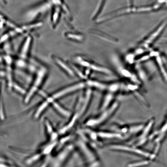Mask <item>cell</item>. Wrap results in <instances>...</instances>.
I'll return each mask as SVG.
<instances>
[{
	"mask_svg": "<svg viewBox=\"0 0 167 167\" xmlns=\"http://www.w3.org/2000/svg\"><path fill=\"white\" fill-rule=\"evenodd\" d=\"M4 50L3 60L5 65V77H6L7 85L9 90L14 89L18 91H20L22 88L16 84L14 79V71L15 65V58L13 57L11 49L9 42L3 45Z\"/></svg>",
	"mask_w": 167,
	"mask_h": 167,
	"instance_id": "obj_1",
	"label": "cell"
},
{
	"mask_svg": "<svg viewBox=\"0 0 167 167\" xmlns=\"http://www.w3.org/2000/svg\"><path fill=\"white\" fill-rule=\"evenodd\" d=\"M49 68L46 65L43 64L38 65L32 83L24 94V103H28L34 96L40 91L49 76Z\"/></svg>",
	"mask_w": 167,
	"mask_h": 167,
	"instance_id": "obj_2",
	"label": "cell"
},
{
	"mask_svg": "<svg viewBox=\"0 0 167 167\" xmlns=\"http://www.w3.org/2000/svg\"><path fill=\"white\" fill-rule=\"evenodd\" d=\"M74 146L87 163V166H100L101 163L98 156L85 139L79 135L76 140Z\"/></svg>",
	"mask_w": 167,
	"mask_h": 167,
	"instance_id": "obj_3",
	"label": "cell"
},
{
	"mask_svg": "<svg viewBox=\"0 0 167 167\" xmlns=\"http://www.w3.org/2000/svg\"><path fill=\"white\" fill-rule=\"evenodd\" d=\"M33 43V38L30 35L27 36L24 38L15 58L16 68L22 69L27 67L29 60Z\"/></svg>",
	"mask_w": 167,
	"mask_h": 167,
	"instance_id": "obj_4",
	"label": "cell"
},
{
	"mask_svg": "<svg viewBox=\"0 0 167 167\" xmlns=\"http://www.w3.org/2000/svg\"><path fill=\"white\" fill-rule=\"evenodd\" d=\"M42 25L43 23L41 22H33L25 25L17 26L14 28H11L9 31L5 33L0 38V46H3L12 38L37 29L42 27Z\"/></svg>",
	"mask_w": 167,
	"mask_h": 167,
	"instance_id": "obj_5",
	"label": "cell"
},
{
	"mask_svg": "<svg viewBox=\"0 0 167 167\" xmlns=\"http://www.w3.org/2000/svg\"><path fill=\"white\" fill-rule=\"evenodd\" d=\"M86 86V83L81 82L63 87L55 91L50 96L46 97V99L42 102V104L47 109L53 101H57L61 98L68 96V95L83 90Z\"/></svg>",
	"mask_w": 167,
	"mask_h": 167,
	"instance_id": "obj_6",
	"label": "cell"
},
{
	"mask_svg": "<svg viewBox=\"0 0 167 167\" xmlns=\"http://www.w3.org/2000/svg\"><path fill=\"white\" fill-rule=\"evenodd\" d=\"M120 107V102L114 101L110 106L100 112L99 115L92 118L86 121L84 125L90 127L99 126L105 124L113 117Z\"/></svg>",
	"mask_w": 167,
	"mask_h": 167,
	"instance_id": "obj_7",
	"label": "cell"
},
{
	"mask_svg": "<svg viewBox=\"0 0 167 167\" xmlns=\"http://www.w3.org/2000/svg\"><path fill=\"white\" fill-rule=\"evenodd\" d=\"M91 89L88 88L83 95L79 96L75 104L74 112L77 113L79 117L84 116L91 104L93 98V92Z\"/></svg>",
	"mask_w": 167,
	"mask_h": 167,
	"instance_id": "obj_8",
	"label": "cell"
},
{
	"mask_svg": "<svg viewBox=\"0 0 167 167\" xmlns=\"http://www.w3.org/2000/svg\"><path fill=\"white\" fill-rule=\"evenodd\" d=\"M108 150L113 151L125 152L133 153L146 157H151V154L147 152L137 148L136 147H131L125 144H112L107 146Z\"/></svg>",
	"mask_w": 167,
	"mask_h": 167,
	"instance_id": "obj_9",
	"label": "cell"
},
{
	"mask_svg": "<svg viewBox=\"0 0 167 167\" xmlns=\"http://www.w3.org/2000/svg\"><path fill=\"white\" fill-rule=\"evenodd\" d=\"M75 148L74 145H68L62 149L61 151L59 153L58 155L54 158L52 162L54 166H61L66 162L72 154Z\"/></svg>",
	"mask_w": 167,
	"mask_h": 167,
	"instance_id": "obj_10",
	"label": "cell"
},
{
	"mask_svg": "<svg viewBox=\"0 0 167 167\" xmlns=\"http://www.w3.org/2000/svg\"><path fill=\"white\" fill-rule=\"evenodd\" d=\"M51 59L53 63L57 66L62 70L68 76L71 77H73L74 76L73 71L68 65V64L61 58H59L58 57H57L56 56L53 55L51 56Z\"/></svg>",
	"mask_w": 167,
	"mask_h": 167,
	"instance_id": "obj_11",
	"label": "cell"
},
{
	"mask_svg": "<svg viewBox=\"0 0 167 167\" xmlns=\"http://www.w3.org/2000/svg\"><path fill=\"white\" fill-rule=\"evenodd\" d=\"M80 118L79 115L77 113L74 112L72 113L69 121L65 124L63 127H61V129L59 130V134H64L69 131L71 128L74 126L75 124L77 122L79 119Z\"/></svg>",
	"mask_w": 167,
	"mask_h": 167,
	"instance_id": "obj_12",
	"label": "cell"
},
{
	"mask_svg": "<svg viewBox=\"0 0 167 167\" xmlns=\"http://www.w3.org/2000/svg\"><path fill=\"white\" fill-rule=\"evenodd\" d=\"M115 94L109 92H107L104 96L98 108L99 112L102 111L109 108L112 103L114 102L115 99Z\"/></svg>",
	"mask_w": 167,
	"mask_h": 167,
	"instance_id": "obj_13",
	"label": "cell"
},
{
	"mask_svg": "<svg viewBox=\"0 0 167 167\" xmlns=\"http://www.w3.org/2000/svg\"><path fill=\"white\" fill-rule=\"evenodd\" d=\"M99 138L102 139H122L124 135L119 132H107V131H98L97 132Z\"/></svg>",
	"mask_w": 167,
	"mask_h": 167,
	"instance_id": "obj_14",
	"label": "cell"
},
{
	"mask_svg": "<svg viewBox=\"0 0 167 167\" xmlns=\"http://www.w3.org/2000/svg\"><path fill=\"white\" fill-rule=\"evenodd\" d=\"M78 61L80 65L84 66L87 67V68H90L93 70L106 74L111 73V71L107 68L98 66V65H95V64H91L88 61H84V60L79 59Z\"/></svg>",
	"mask_w": 167,
	"mask_h": 167,
	"instance_id": "obj_15",
	"label": "cell"
},
{
	"mask_svg": "<svg viewBox=\"0 0 167 167\" xmlns=\"http://www.w3.org/2000/svg\"><path fill=\"white\" fill-rule=\"evenodd\" d=\"M167 24V20H165L163 23H162L159 28L149 36V37L145 41L143 45L145 46H148L151 44L161 33L163 30L165 28Z\"/></svg>",
	"mask_w": 167,
	"mask_h": 167,
	"instance_id": "obj_16",
	"label": "cell"
},
{
	"mask_svg": "<svg viewBox=\"0 0 167 167\" xmlns=\"http://www.w3.org/2000/svg\"><path fill=\"white\" fill-rule=\"evenodd\" d=\"M50 105H52L53 108L55 109L56 111L62 117L65 118H68L71 117L72 115V113L70 111L65 109L61 105L58 103L57 101H53Z\"/></svg>",
	"mask_w": 167,
	"mask_h": 167,
	"instance_id": "obj_17",
	"label": "cell"
},
{
	"mask_svg": "<svg viewBox=\"0 0 167 167\" xmlns=\"http://www.w3.org/2000/svg\"><path fill=\"white\" fill-rule=\"evenodd\" d=\"M86 85L90 87L97 89L100 91H107L108 85L96 81V80H89L86 82Z\"/></svg>",
	"mask_w": 167,
	"mask_h": 167,
	"instance_id": "obj_18",
	"label": "cell"
},
{
	"mask_svg": "<svg viewBox=\"0 0 167 167\" xmlns=\"http://www.w3.org/2000/svg\"><path fill=\"white\" fill-rule=\"evenodd\" d=\"M60 9L58 8H56V9L52 13L51 19V24L52 28H56L58 23L60 19Z\"/></svg>",
	"mask_w": 167,
	"mask_h": 167,
	"instance_id": "obj_19",
	"label": "cell"
},
{
	"mask_svg": "<svg viewBox=\"0 0 167 167\" xmlns=\"http://www.w3.org/2000/svg\"><path fill=\"white\" fill-rule=\"evenodd\" d=\"M153 123H154V120H150L147 126L144 128H143V131H142V134H141L139 137V140H140L146 139V136H147L150 129H151Z\"/></svg>",
	"mask_w": 167,
	"mask_h": 167,
	"instance_id": "obj_20",
	"label": "cell"
},
{
	"mask_svg": "<svg viewBox=\"0 0 167 167\" xmlns=\"http://www.w3.org/2000/svg\"><path fill=\"white\" fill-rule=\"evenodd\" d=\"M144 126L143 124H139V125H135L130 126L128 127V135L136 134L139 131L143 130Z\"/></svg>",
	"mask_w": 167,
	"mask_h": 167,
	"instance_id": "obj_21",
	"label": "cell"
},
{
	"mask_svg": "<svg viewBox=\"0 0 167 167\" xmlns=\"http://www.w3.org/2000/svg\"><path fill=\"white\" fill-rule=\"evenodd\" d=\"M156 61L158 66L161 71L162 76H163L165 81H167V72L165 69V67L164 66L163 64L162 60L159 56H157L156 58Z\"/></svg>",
	"mask_w": 167,
	"mask_h": 167,
	"instance_id": "obj_22",
	"label": "cell"
},
{
	"mask_svg": "<svg viewBox=\"0 0 167 167\" xmlns=\"http://www.w3.org/2000/svg\"><path fill=\"white\" fill-rule=\"evenodd\" d=\"M149 163V161H139V162L131 163L128 164L127 166L130 167L141 166L147 165Z\"/></svg>",
	"mask_w": 167,
	"mask_h": 167,
	"instance_id": "obj_23",
	"label": "cell"
},
{
	"mask_svg": "<svg viewBox=\"0 0 167 167\" xmlns=\"http://www.w3.org/2000/svg\"><path fill=\"white\" fill-rule=\"evenodd\" d=\"M67 38L72 39H76V40H80L82 39L81 36H79L72 33H68L65 35Z\"/></svg>",
	"mask_w": 167,
	"mask_h": 167,
	"instance_id": "obj_24",
	"label": "cell"
},
{
	"mask_svg": "<svg viewBox=\"0 0 167 167\" xmlns=\"http://www.w3.org/2000/svg\"><path fill=\"white\" fill-rule=\"evenodd\" d=\"M122 74L123 76L127 77H131V75L130 72L126 70H123L121 71Z\"/></svg>",
	"mask_w": 167,
	"mask_h": 167,
	"instance_id": "obj_25",
	"label": "cell"
},
{
	"mask_svg": "<svg viewBox=\"0 0 167 167\" xmlns=\"http://www.w3.org/2000/svg\"><path fill=\"white\" fill-rule=\"evenodd\" d=\"M167 131V122L160 130V134H164Z\"/></svg>",
	"mask_w": 167,
	"mask_h": 167,
	"instance_id": "obj_26",
	"label": "cell"
},
{
	"mask_svg": "<svg viewBox=\"0 0 167 167\" xmlns=\"http://www.w3.org/2000/svg\"><path fill=\"white\" fill-rule=\"evenodd\" d=\"M4 167V166H7V165H5L4 163H2L0 162V167Z\"/></svg>",
	"mask_w": 167,
	"mask_h": 167,
	"instance_id": "obj_27",
	"label": "cell"
},
{
	"mask_svg": "<svg viewBox=\"0 0 167 167\" xmlns=\"http://www.w3.org/2000/svg\"><path fill=\"white\" fill-rule=\"evenodd\" d=\"M163 40L165 41V42H167V38H162Z\"/></svg>",
	"mask_w": 167,
	"mask_h": 167,
	"instance_id": "obj_28",
	"label": "cell"
},
{
	"mask_svg": "<svg viewBox=\"0 0 167 167\" xmlns=\"http://www.w3.org/2000/svg\"><path fill=\"white\" fill-rule=\"evenodd\" d=\"M0 91H1V90H0Z\"/></svg>",
	"mask_w": 167,
	"mask_h": 167,
	"instance_id": "obj_29",
	"label": "cell"
}]
</instances>
